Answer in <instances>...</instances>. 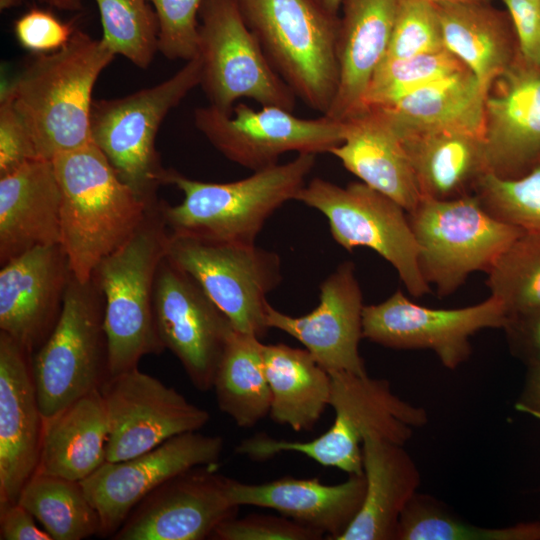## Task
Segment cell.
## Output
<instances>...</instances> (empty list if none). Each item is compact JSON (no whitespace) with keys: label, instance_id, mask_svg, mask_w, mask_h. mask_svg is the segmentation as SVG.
I'll return each mask as SVG.
<instances>
[{"label":"cell","instance_id":"obj_8","mask_svg":"<svg viewBox=\"0 0 540 540\" xmlns=\"http://www.w3.org/2000/svg\"><path fill=\"white\" fill-rule=\"evenodd\" d=\"M31 367L44 419L108 380L104 299L92 279L80 282L71 274L58 320L32 354Z\"/></svg>","mask_w":540,"mask_h":540},{"label":"cell","instance_id":"obj_46","mask_svg":"<svg viewBox=\"0 0 540 540\" xmlns=\"http://www.w3.org/2000/svg\"><path fill=\"white\" fill-rule=\"evenodd\" d=\"M503 329L513 355L527 366L540 362V309L510 319Z\"/></svg>","mask_w":540,"mask_h":540},{"label":"cell","instance_id":"obj_32","mask_svg":"<svg viewBox=\"0 0 540 540\" xmlns=\"http://www.w3.org/2000/svg\"><path fill=\"white\" fill-rule=\"evenodd\" d=\"M486 88L465 70L382 108L399 130H450L484 138Z\"/></svg>","mask_w":540,"mask_h":540},{"label":"cell","instance_id":"obj_40","mask_svg":"<svg viewBox=\"0 0 540 540\" xmlns=\"http://www.w3.org/2000/svg\"><path fill=\"white\" fill-rule=\"evenodd\" d=\"M445 50L435 4L397 0L394 24L384 59H403Z\"/></svg>","mask_w":540,"mask_h":540},{"label":"cell","instance_id":"obj_26","mask_svg":"<svg viewBox=\"0 0 540 540\" xmlns=\"http://www.w3.org/2000/svg\"><path fill=\"white\" fill-rule=\"evenodd\" d=\"M343 122L344 140L329 153L361 182L411 212L422 196L401 136L386 114L364 109Z\"/></svg>","mask_w":540,"mask_h":540},{"label":"cell","instance_id":"obj_51","mask_svg":"<svg viewBox=\"0 0 540 540\" xmlns=\"http://www.w3.org/2000/svg\"><path fill=\"white\" fill-rule=\"evenodd\" d=\"M433 4L452 3V4H487L490 0H427Z\"/></svg>","mask_w":540,"mask_h":540},{"label":"cell","instance_id":"obj_24","mask_svg":"<svg viewBox=\"0 0 540 540\" xmlns=\"http://www.w3.org/2000/svg\"><path fill=\"white\" fill-rule=\"evenodd\" d=\"M62 193L52 160L0 177L1 265L39 246L61 244Z\"/></svg>","mask_w":540,"mask_h":540},{"label":"cell","instance_id":"obj_11","mask_svg":"<svg viewBox=\"0 0 540 540\" xmlns=\"http://www.w3.org/2000/svg\"><path fill=\"white\" fill-rule=\"evenodd\" d=\"M166 257L199 284L234 329L260 339L266 335V297L282 281L276 252L170 233Z\"/></svg>","mask_w":540,"mask_h":540},{"label":"cell","instance_id":"obj_14","mask_svg":"<svg viewBox=\"0 0 540 540\" xmlns=\"http://www.w3.org/2000/svg\"><path fill=\"white\" fill-rule=\"evenodd\" d=\"M508 322L502 303L493 296L474 305L435 309L418 305L401 290L386 300L365 305L363 338L401 350L428 349L442 365L456 369L472 353L470 338L483 329H503Z\"/></svg>","mask_w":540,"mask_h":540},{"label":"cell","instance_id":"obj_12","mask_svg":"<svg viewBox=\"0 0 540 540\" xmlns=\"http://www.w3.org/2000/svg\"><path fill=\"white\" fill-rule=\"evenodd\" d=\"M199 24L200 86L210 105L231 113L248 98L293 111L296 95L270 64L236 0H205Z\"/></svg>","mask_w":540,"mask_h":540},{"label":"cell","instance_id":"obj_38","mask_svg":"<svg viewBox=\"0 0 540 540\" xmlns=\"http://www.w3.org/2000/svg\"><path fill=\"white\" fill-rule=\"evenodd\" d=\"M103 27L102 42L116 55L147 69L158 50L159 26L147 0H95Z\"/></svg>","mask_w":540,"mask_h":540},{"label":"cell","instance_id":"obj_30","mask_svg":"<svg viewBox=\"0 0 540 540\" xmlns=\"http://www.w3.org/2000/svg\"><path fill=\"white\" fill-rule=\"evenodd\" d=\"M444 47L488 88L519 55L512 22L487 4H435Z\"/></svg>","mask_w":540,"mask_h":540},{"label":"cell","instance_id":"obj_13","mask_svg":"<svg viewBox=\"0 0 540 540\" xmlns=\"http://www.w3.org/2000/svg\"><path fill=\"white\" fill-rule=\"evenodd\" d=\"M194 124L224 157L253 172L277 164L288 152L329 153L346 132L345 122L327 115L304 119L281 107L255 110L242 102L231 113L198 107Z\"/></svg>","mask_w":540,"mask_h":540},{"label":"cell","instance_id":"obj_48","mask_svg":"<svg viewBox=\"0 0 540 540\" xmlns=\"http://www.w3.org/2000/svg\"><path fill=\"white\" fill-rule=\"evenodd\" d=\"M518 407L522 411L540 417V362L528 366Z\"/></svg>","mask_w":540,"mask_h":540},{"label":"cell","instance_id":"obj_50","mask_svg":"<svg viewBox=\"0 0 540 540\" xmlns=\"http://www.w3.org/2000/svg\"><path fill=\"white\" fill-rule=\"evenodd\" d=\"M343 0H317V2L330 14L337 15Z\"/></svg>","mask_w":540,"mask_h":540},{"label":"cell","instance_id":"obj_19","mask_svg":"<svg viewBox=\"0 0 540 540\" xmlns=\"http://www.w3.org/2000/svg\"><path fill=\"white\" fill-rule=\"evenodd\" d=\"M484 146L487 172L503 178L540 164V67L520 55L486 90Z\"/></svg>","mask_w":540,"mask_h":540},{"label":"cell","instance_id":"obj_25","mask_svg":"<svg viewBox=\"0 0 540 540\" xmlns=\"http://www.w3.org/2000/svg\"><path fill=\"white\" fill-rule=\"evenodd\" d=\"M397 0H343L337 36L338 86L325 114L345 121L362 110L390 42Z\"/></svg>","mask_w":540,"mask_h":540},{"label":"cell","instance_id":"obj_18","mask_svg":"<svg viewBox=\"0 0 540 540\" xmlns=\"http://www.w3.org/2000/svg\"><path fill=\"white\" fill-rule=\"evenodd\" d=\"M227 477L216 465L198 466L166 481L131 511L115 540H203L239 507L230 498Z\"/></svg>","mask_w":540,"mask_h":540},{"label":"cell","instance_id":"obj_15","mask_svg":"<svg viewBox=\"0 0 540 540\" xmlns=\"http://www.w3.org/2000/svg\"><path fill=\"white\" fill-rule=\"evenodd\" d=\"M107 419L106 461H123L166 440L199 431L207 410L138 367L111 376L100 389Z\"/></svg>","mask_w":540,"mask_h":540},{"label":"cell","instance_id":"obj_39","mask_svg":"<svg viewBox=\"0 0 540 540\" xmlns=\"http://www.w3.org/2000/svg\"><path fill=\"white\" fill-rule=\"evenodd\" d=\"M474 194L495 219L523 232L540 234V164L515 178L486 172Z\"/></svg>","mask_w":540,"mask_h":540},{"label":"cell","instance_id":"obj_43","mask_svg":"<svg viewBox=\"0 0 540 540\" xmlns=\"http://www.w3.org/2000/svg\"><path fill=\"white\" fill-rule=\"evenodd\" d=\"M39 159L23 120L10 97H0V177Z\"/></svg>","mask_w":540,"mask_h":540},{"label":"cell","instance_id":"obj_17","mask_svg":"<svg viewBox=\"0 0 540 540\" xmlns=\"http://www.w3.org/2000/svg\"><path fill=\"white\" fill-rule=\"evenodd\" d=\"M223 448L221 436L191 431L138 456L103 463L80 481L98 513L99 535L112 537L138 503L171 478L194 467L217 465Z\"/></svg>","mask_w":540,"mask_h":540},{"label":"cell","instance_id":"obj_16","mask_svg":"<svg viewBox=\"0 0 540 540\" xmlns=\"http://www.w3.org/2000/svg\"><path fill=\"white\" fill-rule=\"evenodd\" d=\"M153 308L164 348L177 357L196 389L213 388L217 366L234 330L228 317L166 256L156 274Z\"/></svg>","mask_w":540,"mask_h":540},{"label":"cell","instance_id":"obj_9","mask_svg":"<svg viewBox=\"0 0 540 540\" xmlns=\"http://www.w3.org/2000/svg\"><path fill=\"white\" fill-rule=\"evenodd\" d=\"M408 214L420 247L419 264L439 297L457 291L474 272H487L522 230L491 216L474 193L449 200L422 198Z\"/></svg>","mask_w":540,"mask_h":540},{"label":"cell","instance_id":"obj_1","mask_svg":"<svg viewBox=\"0 0 540 540\" xmlns=\"http://www.w3.org/2000/svg\"><path fill=\"white\" fill-rule=\"evenodd\" d=\"M115 54L102 42L74 31L61 49L36 54L1 94L10 97L39 159L80 148L91 141L92 92Z\"/></svg>","mask_w":540,"mask_h":540},{"label":"cell","instance_id":"obj_37","mask_svg":"<svg viewBox=\"0 0 540 540\" xmlns=\"http://www.w3.org/2000/svg\"><path fill=\"white\" fill-rule=\"evenodd\" d=\"M465 70L468 69L464 64L446 49L403 59H383L366 90L362 110L390 107L433 82Z\"/></svg>","mask_w":540,"mask_h":540},{"label":"cell","instance_id":"obj_22","mask_svg":"<svg viewBox=\"0 0 540 540\" xmlns=\"http://www.w3.org/2000/svg\"><path fill=\"white\" fill-rule=\"evenodd\" d=\"M30 355L0 331V506L18 502L40 457L44 418Z\"/></svg>","mask_w":540,"mask_h":540},{"label":"cell","instance_id":"obj_5","mask_svg":"<svg viewBox=\"0 0 540 540\" xmlns=\"http://www.w3.org/2000/svg\"><path fill=\"white\" fill-rule=\"evenodd\" d=\"M160 204L149 211L122 246L98 264L92 275L104 299L110 377L138 367L146 355L165 350L153 308L156 274L170 236Z\"/></svg>","mask_w":540,"mask_h":540},{"label":"cell","instance_id":"obj_2","mask_svg":"<svg viewBox=\"0 0 540 540\" xmlns=\"http://www.w3.org/2000/svg\"><path fill=\"white\" fill-rule=\"evenodd\" d=\"M52 162L62 193L61 245L72 275L88 282L158 205L150 206L124 183L93 142Z\"/></svg>","mask_w":540,"mask_h":540},{"label":"cell","instance_id":"obj_31","mask_svg":"<svg viewBox=\"0 0 540 540\" xmlns=\"http://www.w3.org/2000/svg\"><path fill=\"white\" fill-rule=\"evenodd\" d=\"M263 360L272 420L296 432L312 430L329 406L330 373L307 349L282 343L264 344Z\"/></svg>","mask_w":540,"mask_h":540},{"label":"cell","instance_id":"obj_6","mask_svg":"<svg viewBox=\"0 0 540 540\" xmlns=\"http://www.w3.org/2000/svg\"><path fill=\"white\" fill-rule=\"evenodd\" d=\"M272 67L309 108L325 115L338 86L339 18L317 0H236Z\"/></svg>","mask_w":540,"mask_h":540},{"label":"cell","instance_id":"obj_35","mask_svg":"<svg viewBox=\"0 0 540 540\" xmlns=\"http://www.w3.org/2000/svg\"><path fill=\"white\" fill-rule=\"evenodd\" d=\"M397 540H540V522L476 526L447 511L433 497L416 493L401 515Z\"/></svg>","mask_w":540,"mask_h":540},{"label":"cell","instance_id":"obj_45","mask_svg":"<svg viewBox=\"0 0 540 540\" xmlns=\"http://www.w3.org/2000/svg\"><path fill=\"white\" fill-rule=\"evenodd\" d=\"M512 22L520 57L540 67V6L529 0H503Z\"/></svg>","mask_w":540,"mask_h":540},{"label":"cell","instance_id":"obj_36","mask_svg":"<svg viewBox=\"0 0 540 540\" xmlns=\"http://www.w3.org/2000/svg\"><path fill=\"white\" fill-rule=\"evenodd\" d=\"M486 273L490 295L502 303L508 321L539 310L540 234L522 233Z\"/></svg>","mask_w":540,"mask_h":540},{"label":"cell","instance_id":"obj_47","mask_svg":"<svg viewBox=\"0 0 540 540\" xmlns=\"http://www.w3.org/2000/svg\"><path fill=\"white\" fill-rule=\"evenodd\" d=\"M34 516L20 503L0 506L1 540H53L44 529L37 527Z\"/></svg>","mask_w":540,"mask_h":540},{"label":"cell","instance_id":"obj_44","mask_svg":"<svg viewBox=\"0 0 540 540\" xmlns=\"http://www.w3.org/2000/svg\"><path fill=\"white\" fill-rule=\"evenodd\" d=\"M14 33L25 49L36 54H47L65 46L74 31L52 13L36 8L16 20Z\"/></svg>","mask_w":540,"mask_h":540},{"label":"cell","instance_id":"obj_20","mask_svg":"<svg viewBox=\"0 0 540 540\" xmlns=\"http://www.w3.org/2000/svg\"><path fill=\"white\" fill-rule=\"evenodd\" d=\"M363 296L352 261H344L320 285L319 304L295 317L268 304L267 324L304 345L328 371L367 374L359 353Z\"/></svg>","mask_w":540,"mask_h":540},{"label":"cell","instance_id":"obj_21","mask_svg":"<svg viewBox=\"0 0 540 540\" xmlns=\"http://www.w3.org/2000/svg\"><path fill=\"white\" fill-rule=\"evenodd\" d=\"M0 331L31 355L44 343L60 315L71 277L61 244L39 246L1 265Z\"/></svg>","mask_w":540,"mask_h":540},{"label":"cell","instance_id":"obj_4","mask_svg":"<svg viewBox=\"0 0 540 540\" xmlns=\"http://www.w3.org/2000/svg\"><path fill=\"white\" fill-rule=\"evenodd\" d=\"M315 161V154H297L287 163L227 183L194 180L168 169L165 185H175L184 197L174 206L161 202L162 218L175 235L255 244L267 219L286 202L296 200Z\"/></svg>","mask_w":540,"mask_h":540},{"label":"cell","instance_id":"obj_27","mask_svg":"<svg viewBox=\"0 0 540 540\" xmlns=\"http://www.w3.org/2000/svg\"><path fill=\"white\" fill-rule=\"evenodd\" d=\"M403 446L375 436L364 439V498L338 540H397L401 515L421 481L415 462Z\"/></svg>","mask_w":540,"mask_h":540},{"label":"cell","instance_id":"obj_49","mask_svg":"<svg viewBox=\"0 0 540 540\" xmlns=\"http://www.w3.org/2000/svg\"><path fill=\"white\" fill-rule=\"evenodd\" d=\"M56 8L75 11L81 8L82 0H45ZM18 0H0L1 9H5L15 5Z\"/></svg>","mask_w":540,"mask_h":540},{"label":"cell","instance_id":"obj_34","mask_svg":"<svg viewBox=\"0 0 540 540\" xmlns=\"http://www.w3.org/2000/svg\"><path fill=\"white\" fill-rule=\"evenodd\" d=\"M53 540L99 535L100 519L80 481L35 472L18 499Z\"/></svg>","mask_w":540,"mask_h":540},{"label":"cell","instance_id":"obj_10","mask_svg":"<svg viewBox=\"0 0 540 540\" xmlns=\"http://www.w3.org/2000/svg\"><path fill=\"white\" fill-rule=\"evenodd\" d=\"M296 200L327 219L341 247L348 251L366 247L384 258L409 294L420 298L430 292L407 211L396 201L361 181L341 187L318 177L305 184Z\"/></svg>","mask_w":540,"mask_h":540},{"label":"cell","instance_id":"obj_29","mask_svg":"<svg viewBox=\"0 0 540 540\" xmlns=\"http://www.w3.org/2000/svg\"><path fill=\"white\" fill-rule=\"evenodd\" d=\"M108 419L100 390L44 419L36 472L82 481L106 462Z\"/></svg>","mask_w":540,"mask_h":540},{"label":"cell","instance_id":"obj_28","mask_svg":"<svg viewBox=\"0 0 540 540\" xmlns=\"http://www.w3.org/2000/svg\"><path fill=\"white\" fill-rule=\"evenodd\" d=\"M396 130L422 198L449 200L474 193L487 172L483 137L450 130Z\"/></svg>","mask_w":540,"mask_h":540},{"label":"cell","instance_id":"obj_3","mask_svg":"<svg viewBox=\"0 0 540 540\" xmlns=\"http://www.w3.org/2000/svg\"><path fill=\"white\" fill-rule=\"evenodd\" d=\"M329 373V406L335 418L326 432L308 441L258 434L241 441L236 452L258 461L283 452H296L322 466L349 475H363L362 444L367 436L404 445L414 428L427 423L425 409L396 396L387 380L344 371Z\"/></svg>","mask_w":540,"mask_h":540},{"label":"cell","instance_id":"obj_7","mask_svg":"<svg viewBox=\"0 0 540 540\" xmlns=\"http://www.w3.org/2000/svg\"><path fill=\"white\" fill-rule=\"evenodd\" d=\"M199 56L165 81L127 96L94 100L90 116L91 141L108 159L121 180L150 206L159 204L157 191L165 185V169L156 150L159 127L201 82Z\"/></svg>","mask_w":540,"mask_h":540},{"label":"cell","instance_id":"obj_42","mask_svg":"<svg viewBox=\"0 0 540 540\" xmlns=\"http://www.w3.org/2000/svg\"><path fill=\"white\" fill-rule=\"evenodd\" d=\"M324 534L283 515L249 514L222 522L211 538L217 540H320Z\"/></svg>","mask_w":540,"mask_h":540},{"label":"cell","instance_id":"obj_33","mask_svg":"<svg viewBox=\"0 0 540 540\" xmlns=\"http://www.w3.org/2000/svg\"><path fill=\"white\" fill-rule=\"evenodd\" d=\"M261 339L234 329L217 366L213 388L219 409L237 426L250 428L270 413Z\"/></svg>","mask_w":540,"mask_h":540},{"label":"cell","instance_id":"obj_41","mask_svg":"<svg viewBox=\"0 0 540 540\" xmlns=\"http://www.w3.org/2000/svg\"><path fill=\"white\" fill-rule=\"evenodd\" d=\"M158 20V50L170 60H190L198 54L197 14L205 0H147Z\"/></svg>","mask_w":540,"mask_h":540},{"label":"cell","instance_id":"obj_23","mask_svg":"<svg viewBox=\"0 0 540 540\" xmlns=\"http://www.w3.org/2000/svg\"><path fill=\"white\" fill-rule=\"evenodd\" d=\"M232 502L277 511L300 524L338 540L359 511L365 493L364 475H349L335 485L318 478L283 477L263 484L227 480Z\"/></svg>","mask_w":540,"mask_h":540}]
</instances>
